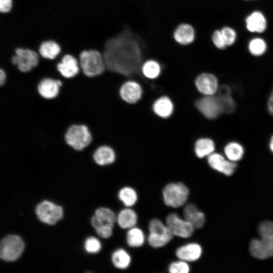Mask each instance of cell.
<instances>
[{
    "mask_svg": "<svg viewBox=\"0 0 273 273\" xmlns=\"http://www.w3.org/2000/svg\"><path fill=\"white\" fill-rule=\"evenodd\" d=\"M103 56L108 70L125 76H131L137 73L142 66V44L137 36L126 28L106 42Z\"/></svg>",
    "mask_w": 273,
    "mask_h": 273,
    "instance_id": "obj_1",
    "label": "cell"
},
{
    "mask_svg": "<svg viewBox=\"0 0 273 273\" xmlns=\"http://www.w3.org/2000/svg\"><path fill=\"white\" fill-rule=\"evenodd\" d=\"M260 239H253L250 243L249 250L255 258L265 259L273 256V222H262L259 226Z\"/></svg>",
    "mask_w": 273,
    "mask_h": 273,
    "instance_id": "obj_2",
    "label": "cell"
},
{
    "mask_svg": "<svg viewBox=\"0 0 273 273\" xmlns=\"http://www.w3.org/2000/svg\"><path fill=\"white\" fill-rule=\"evenodd\" d=\"M79 63L83 74L90 77L101 74L106 68L103 55L95 49L81 51L79 55Z\"/></svg>",
    "mask_w": 273,
    "mask_h": 273,
    "instance_id": "obj_3",
    "label": "cell"
},
{
    "mask_svg": "<svg viewBox=\"0 0 273 273\" xmlns=\"http://www.w3.org/2000/svg\"><path fill=\"white\" fill-rule=\"evenodd\" d=\"M189 195L188 187L181 182L169 183L162 190L164 204L174 208L184 206L187 204Z\"/></svg>",
    "mask_w": 273,
    "mask_h": 273,
    "instance_id": "obj_4",
    "label": "cell"
},
{
    "mask_svg": "<svg viewBox=\"0 0 273 273\" xmlns=\"http://www.w3.org/2000/svg\"><path fill=\"white\" fill-rule=\"evenodd\" d=\"M148 231V243L154 248H160L166 246L174 236L166 223H164L158 218H153L150 220Z\"/></svg>",
    "mask_w": 273,
    "mask_h": 273,
    "instance_id": "obj_5",
    "label": "cell"
},
{
    "mask_svg": "<svg viewBox=\"0 0 273 273\" xmlns=\"http://www.w3.org/2000/svg\"><path fill=\"white\" fill-rule=\"evenodd\" d=\"M65 140L68 145L76 150H81L89 145L92 135L84 125H73L65 134Z\"/></svg>",
    "mask_w": 273,
    "mask_h": 273,
    "instance_id": "obj_6",
    "label": "cell"
},
{
    "mask_svg": "<svg viewBox=\"0 0 273 273\" xmlns=\"http://www.w3.org/2000/svg\"><path fill=\"white\" fill-rule=\"evenodd\" d=\"M12 63L22 72L30 71L39 62L38 54L30 48L19 47L15 49L11 58Z\"/></svg>",
    "mask_w": 273,
    "mask_h": 273,
    "instance_id": "obj_7",
    "label": "cell"
},
{
    "mask_svg": "<svg viewBox=\"0 0 273 273\" xmlns=\"http://www.w3.org/2000/svg\"><path fill=\"white\" fill-rule=\"evenodd\" d=\"M24 244L16 235H9L2 240L0 246L1 258L6 261H14L20 257L23 251Z\"/></svg>",
    "mask_w": 273,
    "mask_h": 273,
    "instance_id": "obj_8",
    "label": "cell"
},
{
    "mask_svg": "<svg viewBox=\"0 0 273 273\" xmlns=\"http://www.w3.org/2000/svg\"><path fill=\"white\" fill-rule=\"evenodd\" d=\"M165 223L174 236L183 239L190 238L195 229L189 221L174 212L166 216Z\"/></svg>",
    "mask_w": 273,
    "mask_h": 273,
    "instance_id": "obj_9",
    "label": "cell"
},
{
    "mask_svg": "<svg viewBox=\"0 0 273 273\" xmlns=\"http://www.w3.org/2000/svg\"><path fill=\"white\" fill-rule=\"evenodd\" d=\"M198 110L207 118L213 119L223 113L222 107L218 95H209L199 99L196 103Z\"/></svg>",
    "mask_w": 273,
    "mask_h": 273,
    "instance_id": "obj_10",
    "label": "cell"
},
{
    "mask_svg": "<svg viewBox=\"0 0 273 273\" xmlns=\"http://www.w3.org/2000/svg\"><path fill=\"white\" fill-rule=\"evenodd\" d=\"M36 213L41 221L53 225L62 218L63 211L61 206L44 201L37 206Z\"/></svg>",
    "mask_w": 273,
    "mask_h": 273,
    "instance_id": "obj_11",
    "label": "cell"
},
{
    "mask_svg": "<svg viewBox=\"0 0 273 273\" xmlns=\"http://www.w3.org/2000/svg\"><path fill=\"white\" fill-rule=\"evenodd\" d=\"M195 85L199 92L205 96L213 95L219 88L217 78L209 73L199 75L195 80Z\"/></svg>",
    "mask_w": 273,
    "mask_h": 273,
    "instance_id": "obj_12",
    "label": "cell"
},
{
    "mask_svg": "<svg viewBox=\"0 0 273 273\" xmlns=\"http://www.w3.org/2000/svg\"><path fill=\"white\" fill-rule=\"evenodd\" d=\"M246 29L252 33H261L267 27V21L264 14L259 10L249 14L245 19Z\"/></svg>",
    "mask_w": 273,
    "mask_h": 273,
    "instance_id": "obj_13",
    "label": "cell"
},
{
    "mask_svg": "<svg viewBox=\"0 0 273 273\" xmlns=\"http://www.w3.org/2000/svg\"><path fill=\"white\" fill-rule=\"evenodd\" d=\"M202 252V248L200 244L191 242L178 247L175 254L178 259L190 262L198 260L201 257Z\"/></svg>",
    "mask_w": 273,
    "mask_h": 273,
    "instance_id": "obj_14",
    "label": "cell"
},
{
    "mask_svg": "<svg viewBox=\"0 0 273 273\" xmlns=\"http://www.w3.org/2000/svg\"><path fill=\"white\" fill-rule=\"evenodd\" d=\"M207 161L212 168L226 175H232L237 168L234 162L226 160L218 153H212L209 155Z\"/></svg>",
    "mask_w": 273,
    "mask_h": 273,
    "instance_id": "obj_15",
    "label": "cell"
},
{
    "mask_svg": "<svg viewBox=\"0 0 273 273\" xmlns=\"http://www.w3.org/2000/svg\"><path fill=\"white\" fill-rule=\"evenodd\" d=\"M79 63L76 58L71 54L65 55L57 65L58 71L66 78H72L79 71Z\"/></svg>",
    "mask_w": 273,
    "mask_h": 273,
    "instance_id": "obj_16",
    "label": "cell"
},
{
    "mask_svg": "<svg viewBox=\"0 0 273 273\" xmlns=\"http://www.w3.org/2000/svg\"><path fill=\"white\" fill-rule=\"evenodd\" d=\"M142 88L136 82L128 81L125 82L120 89V95L126 102L133 104L142 97Z\"/></svg>",
    "mask_w": 273,
    "mask_h": 273,
    "instance_id": "obj_17",
    "label": "cell"
},
{
    "mask_svg": "<svg viewBox=\"0 0 273 273\" xmlns=\"http://www.w3.org/2000/svg\"><path fill=\"white\" fill-rule=\"evenodd\" d=\"M183 216V217L189 221L195 229L202 228L205 224V214L193 204H186L184 206Z\"/></svg>",
    "mask_w": 273,
    "mask_h": 273,
    "instance_id": "obj_18",
    "label": "cell"
},
{
    "mask_svg": "<svg viewBox=\"0 0 273 273\" xmlns=\"http://www.w3.org/2000/svg\"><path fill=\"white\" fill-rule=\"evenodd\" d=\"M116 221L121 229L128 230L136 225L138 216L131 207H125L119 212Z\"/></svg>",
    "mask_w": 273,
    "mask_h": 273,
    "instance_id": "obj_19",
    "label": "cell"
},
{
    "mask_svg": "<svg viewBox=\"0 0 273 273\" xmlns=\"http://www.w3.org/2000/svg\"><path fill=\"white\" fill-rule=\"evenodd\" d=\"M58 80L52 78L42 79L38 85V92L43 98L51 99L55 98L59 92Z\"/></svg>",
    "mask_w": 273,
    "mask_h": 273,
    "instance_id": "obj_20",
    "label": "cell"
},
{
    "mask_svg": "<svg viewBox=\"0 0 273 273\" xmlns=\"http://www.w3.org/2000/svg\"><path fill=\"white\" fill-rule=\"evenodd\" d=\"M195 30L188 24L180 25L174 32V38L179 44L187 45L192 43L195 39Z\"/></svg>",
    "mask_w": 273,
    "mask_h": 273,
    "instance_id": "obj_21",
    "label": "cell"
},
{
    "mask_svg": "<svg viewBox=\"0 0 273 273\" xmlns=\"http://www.w3.org/2000/svg\"><path fill=\"white\" fill-rule=\"evenodd\" d=\"M38 53L43 58L54 60L61 53V47L56 41L47 40L42 41L38 47Z\"/></svg>",
    "mask_w": 273,
    "mask_h": 273,
    "instance_id": "obj_22",
    "label": "cell"
},
{
    "mask_svg": "<svg viewBox=\"0 0 273 273\" xmlns=\"http://www.w3.org/2000/svg\"><path fill=\"white\" fill-rule=\"evenodd\" d=\"M154 112L162 118L169 117L173 111V105L171 100L165 96L158 99L153 106Z\"/></svg>",
    "mask_w": 273,
    "mask_h": 273,
    "instance_id": "obj_23",
    "label": "cell"
},
{
    "mask_svg": "<svg viewBox=\"0 0 273 273\" xmlns=\"http://www.w3.org/2000/svg\"><path fill=\"white\" fill-rule=\"evenodd\" d=\"M93 157L98 164L106 165L111 164L114 161L115 154L112 148L104 146L96 150L94 153Z\"/></svg>",
    "mask_w": 273,
    "mask_h": 273,
    "instance_id": "obj_24",
    "label": "cell"
},
{
    "mask_svg": "<svg viewBox=\"0 0 273 273\" xmlns=\"http://www.w3.org/2000/svg\"><path fill=\"white\" fill-rule=\"evenodd\" d=\"M146 237L143 231L136 226L128 230L126 235V242L131 248L142 247L145 242Z\"/></svg>",
    "mask_w": 273,
    "mask_h": 273,
    "instance_id": "obj_25",
    "label": "cell"
},
{
    "mask_svg": "<svg viewBox=\"0 0 273 273\" xmlns=\"http://www.w3.org/2000/svg\"><path fill=\"white\" fill-rule=\"evenodd\" d=\"M113 265L120 269H126L131 262L130 254L123 248H119L114 251L111 256Z\"/></svg>",
    "mask_w": 273,
    "mask_h": 273,
    "instance_id": "obj_26",
    "label": "cell"
},
{
    "mask_svg": "<svg viewBox=\"0 0 273 273\" xmlns=\"http://www.w3.org/2000/svg\"><path fill=\"white\" fill-rule=\"evenodd\" d=\"M118 197L125 207L133 206L138 200L137 192L130 186H125L121 188L118 192Z\"/></svg>",
    "mask_w": 273,
    "mask_h": 273,
    "instance_id": "obj_27",
    "label": "cell"
},
{
    "mask_svg": "<svg viewBox=\"0 0 273 273\" xmlns=\"http://www.w3.org/2000/svg\"><path fill=\"white\" fill-rule=\"evenodd\" d=\"M215 149L213 141L208 138H202L197 141L195 145L196 156L200 158H204L213 153Z\"/></svg>",
    "mask_w": 273,
    "mask_h": 273,
    "instance_id": "obj_28",
    "label": "cell"
},
{
    "mask_svg": "<svg viewBox=\"0 0 273 273\" xmlns=\"http://www.w3.org/2000/svg\"><path fill=\"white\" fill-rule=\"evenodd\" d=\"M267 44L262 38L256 37L251 38L248 43V50L251 55L259 57L264 55L267 51Z\"/></svg>",
    "mask_w": 273,
    "mask_h": 273,
    "instance_id": "obj_29",
    "label": "cell"
},
{
    "mask_svg": "<svg viewBox=\"0 0 273 273\" xmlns=\"http://www.w3.org/2000/svg\"><path fill=\"white\" fill-rule=\"evenodd\" d=\"M224 151L229 160L233 162L241 159L244 154L243 147L236 142L228 144L224 147Z\"/></svg>",
    "mask_w": 273,
    "mask_h": 273,
    "instance_id": "obj_30",
    "label": "cell"
},
{
    "mask_svg": "<svg viewBox=\"0 0 273 273\" xmlns=\"http://www.w3.org/2000/svg\"><path fill=\"white\" fill-rule=\"evenodd\" d=\"M141 69L144 76L149 79L157 78L161 72L159 64L152 60L145 62L141 66Z\"/></svg>",
    "mask_w": 273,
    "mask_h": 273,
    "instance_id": "obj_31",
    "label": "cell"
},
{
    "mask_svg": "<svg viewBox=\"0 0 273 273\" xmlns=\"http://www.w3.org/2000/svg\"><path fill=\"white\" fill-rule=\"evenodd\" d=\"M95 215L103 223L114 224L117 218L112 210L105 207L98 209L96 211Z\"/></svg>",
    "mask_w": 273,
    "mask_h": 273,
    "instance_id": "obj_32",
    "label": "cell"
},
{
    "mask_svg": "<svg viewBox=\"0 0 273 273\" xmlns=\"http://www.w3.org/2000/svg\"><path fill=\"white\" fill-rule=\"evenodd\" d=\"M167 269L170 273H189L191 268L189 262L178 259L176 261L171 262Z\"/></svg>",
    "mask_w": 273,
    "mask_h": 273,
    "instance_id": "obj_33",
    "label": "cell"
},
{
    "mask_svg": "<svg viewBox=\"0 0 273 273\" xmlns=\"http://www.w3.org/2000/svg\"><path fill=\"white\" fill-rule=\"evenodd\" d=\"M220 31L227 47L231 46L236 42L237 34L234 28L225 26L223 27Z\"/></svg>",
    "mask_w": 273,
    "mask_h": 273,
    "instance_id": "obj_34",
    "label": "cell"
},
{
    "mask_svg": "<svg viewBox=\"0 0 273 273\" xmlns=\"http://www.w3.org/2000/svg\"><path fill=\"white\" fill-rule=\"evenodd\" d=\"M220 98L224 113H231L235 111L236 104L231 97V95L221 96L218 95Z\"/></svg>",
    "mask_w": 273,
    "mask_h": 273,
    "instance_id": "obj_35",
    "label": "cell"
},
{
    "mask_svg": "<svg viewBox=\"0 0 273 273\" xmlns=\"http://www.w3.org/2000/svg\"><path fill=\"white\" fill-rule=\"evenodd\" d=\"M101 247L100 241L94 237L88 238L85 242V249L89 253H97L100 251Z\"/></svg>",
    "mask_w": 273,
    "mask_h": 273,
    "instance_id": "obj_36",
    "label": "cell"
},
{
    "mask_svg": "<svg viewBox=\"0 0 273 273\" xmlns=\"http://www.w3.org/2000/svg\"><path fill=\"white\" fill-rule=\"evenodd\" d=\"M212 42L219 50H224L226 45L224 40L220 29L215 30L212 35Z\"/></svg>",
    "mask_w": 273,
    "mask_h": 273,
    "instance_id": "obj_37",
    "label": "cell"
},
{
    "mask_svg": "<svg viewBox=\"0 0 273 273\" xmlns=\"http://www.w3.org/2000/svg\"><path fill=\"white\" fill-rule=\"evenodd\" d=\"M114 224H105L96 229L98 235L105 239L110 238L113 234Z\"/></svg>",
    "mask_w": 273,
    "mask_h": 273,
    "instance_id": "obj_38",
    "label": "cell"
},
{
    "mask_svg": "<svg viewBox=\"0 0 273 273\" xmlns=\"http://www.w3.org/2000/svg\"><path fill=\"white\" fill-rule=\"evenodd\" d=\"M13 7V0H0V12L3 14L10 13Z\"/></svg>",
    "mask_w": 273,
    "mask_h": 273,
    "instance_id": "obj_39",
    "label": "cell"
},
{
    "mask_svg": "<svg viewBox=\"0 0 273 273\" xmlns=\"http://www.w3.org/2000/svg\"><path fill=\"white\" fill-rule=\"evenodd\" d=\"M218 95L221 96L231 95L232 90L231 87L227 85H223L218 89Z\"/></svg>",
    "mask_w": 273,
    "mask_h": 273,
    "instance_id": "obj_40",
    "label": "cell"
},
{
    "mask_svg": "<svg viewBox=\"0 0 273 273\" xmlns=\"http://www.w3.org/2000/svg\"><path fill=\"white\" fill-rule=\"evenodd\" d=\"M267 107L269 113L273 116V90L268 99Z\"/></svg>",
    "mask_w": 273,
    "mask_h": 273,
    "instance_id": "obj_41",
    "label": "cell"
},
{
    "mask_svg": "<svg viewBox=\"0 0 273 273\" xmlns=\"http://www.w3.org/2000/svg\"><path fill=\"white\" fill-rule=\"evenodd\" d=\"M6 79V74L4 70L1 69L0 70V84L1 86L4 85L5 83Z\"/></svg>",
    "mask_w": 273,
    "mask_h": 273,
    "instance_id": "obj_42",
    "label": "cell"
},
{
    "mask_svg": "<svg viewBox=\"0 0 273 273\" xmlns=\"http://www.w3.org/2000/svg\"><path fill=\"white\" fill-rule=\"evenodd\" d=\"M269 148L271 152L273 153V135L270 140Z\"/></svg>",
    "mask_w": 273,
    "mask_h": 273,
    "instance_id": "obj_43",
    "label": "cell"
},
{
    "mask_svg": "<svg viewBox=\"0 0 273 273\" xmlns=\"http://www.w3.org/2000/svg\"><path fill=\"white\" fill-rule=\"evenodd\" d=\"M244 1H254V0H244Z\"/></svg>",
    "mask_w": 273,
    "mask_h": 273,
    "instance_id": "obj_44",
    "label": "cell"
}]
</instances>
